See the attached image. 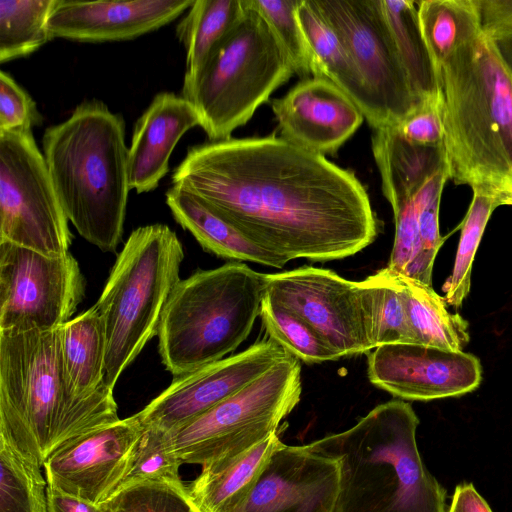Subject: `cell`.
<instances>
[{
    "label": "cell",
    "instance_id": "obj_11",
    "mask_svg": "<svg viewBox=\"0 0 512 512\" xmlns=\"http://www.w3.org/2000/svg\"><path fill=\"white\" fill-rule=\"evenodd\" d=\"M85 280L69 252L50 256L0 242V330H55L81 303Z\"/></svg>",
    "mask_w": 512,
    "mask_h": 512
},
{
    "label": "cell",
    "instance_id": "obj_5",
    "mask_svg": "<svg viewBox=\"0 0 512 512\" xmlns=\"http://www.w3.org/2000/svg\"><path fill=\"white\" fill-rule=\"evenodd\" d=\"M42 146L68 220L89 243L115 252L131 190L123 118L101 101L83 102L45 130Z\"/></svg>",
    "mask_w": 512,
    "mask_h": 512
},
{
    "label": "cell",
    "instance_id": "obj_25",
    "mask_svg": "<svg viewBox=\"0 0 512 512\" xmlns=\"http://www.w3.org/2000/svg\"><path fill=\"white\" fill-rule=\"evenodd\" d=\"M279 441L277 433L237 456L202 466L188 493L201 512H236Z\"/></svg>",
    "mask_w": 512,
    "mask_h": 512
},
{
    "label": "cell",
    "instance_id": "obj_3",
    "mask_svg": "<svg viewBox=\"0 0 512 512\" xmlns=\"http://www.w3.org/2000/svg\"><path fill=\"white\" fill-rule=\"evenodd\" d=\"M119 419L113 395L81 401L69 392L60 328L0 330V440L43 467L71 439Z\"/></svg>",
    "mask_w": 512,
    "mask_h": 512
},
{
    "label": "cell",
    "instance_id": "obj_33",
    "mask_svg": "<svg viewBox=\"0 0 512 512\" xmlns=\"http://www.w3.org/2000/svg\"><path fill=\"white\" fill-rule=\"evenodd\" d=\"M41 466L0 440V512H48Z\"/></svg>",
    "mask_w": 512,
    "mask_h": 512
},
{
    "label": "cell",
    "instance_id": "obj_30",
    "mask_svg": "<svg viewBox=\"0 0 512 512\" xmlns=\"http://www.w3.org/2000/svg\"><path fill=\"white\" fill-rule=\"evenodd\" d=\"M358 287L372 350L389 344L417 343L402 299L384 268L359 281Z\"/></svg>",
    "mask_w": 512,
    "mask_h": 512
},
{
    "label": "cell",
    "instance_id": "obj_17",
    "mask_svg": "<svg viewBox=\"0 0 512 512\" xmlns=\"http://www.w3.org/2000/svg\"><path fill=\"white\" fill-rule=\"evenodd\" d=\"M338 493L335 459L279 440L236 512H335Z\"/></svg>",
    "mask_w": 512,
    "mask_h": 512
},
{
    "label": "cell",
    "instance_id": "obj_20",
    "mask_svg": "<svg viewBox=\"0 0 512 512\" xmlns=\"http://www.w3.org/2000/svg\"><path fill=\"white\" fill-rule=\"evenodd\" d=\"M197 125L200 117L188 100L172 92L158 93L133 129L128 151L130 189L154 190L168 172L179 139Z\"/></svg>",
    "mask_w": 512,
    "mask_h": 512
},
{
    "label": "cell",
    "instance_id": "obj_26",
    "mask_svg": "<svg viewBox=\"0 0 512 512\" xmlns=\"http://www.w3.org/2000/svg\"><path fill=\"white\" fill-rule=\"evenodd\" d=\"M384 269L402 299L417 343L463 351L470 339L467 320L451 313L445 298L432 285Z\"/></svg>",
    "mask_w": 512,
    "mask_h": 512
},
{
    "label": "cell",
    "instance_id": "obj_43",
    "mask_svg": "<svg viewBox=\"0 0 512 512\" xmlns=\"http://www.w3.org/2000/svg\"><path fill=\"white\" fill-rule=\"evenodd\" d=\"M448 512H492V510L473 484L462 483L454 490Z\"/></svg>",
    "mask_w": 512,
    "mask_h": 512
},
{
    "label": "cell",
    "instance_id": "obj_16",
    "mask_svg": "<svg viewBox=\"0 0 512 512\" xmlns=\"http://www.w3.org/2000/svg\"><path fill=\"white\" fill-rule=\"evenodd\" d=\"M367 376L376 387L404 400L459 397L481 383L482 366L473 354L418 343L371 350Z\"/></svg>",
    "mask_w": 512,
    "mask_h": 512
},
{
    "label": "cell",
    "instance_id": "obj_45",
    "mask_svg": "<svg viewBox=\"0 0 512 512\" xmlns=\"http://www.w3.org/2000/svg\"><path fill=\"white\" fill-rule=\"evenodd\" d=\"M498 205L512 206V188L495 195Z\"/></svg>",
    "mask_w": 512,
    "mask_h": 512
},
{
    "label": "cell",
    "instance_id": "obj_21",
    "mask_svg": "<svg viewBox=\"0 0 512 512\" xmlns=\"http://www.w3.org/2000/svg\"><path fill=\"white\" fill-rule=\"evenodd\" d=\"M166 204L178 224L211 254L231 261H249L274 268H283L288 262L249 240L193 192L172 185L166 192Z\"/></svg>",
    "mask_w": 512,
    "mask_h": 512
},
{
    "label": "cell",
    "instance_id": "obj_44",
    "mask_svg": "<svg viewBox=\"0 0 512 512\" xmlns=\"http://www.w3.org/2000/svg\"><path fill=\"white\" fill-rule=\"evenodd\" d=\"M491 40L493 41L506 67L512 73V35L498 37Z\"/></svg>",
    "mask_w": 512,
    "mask_h": 512
},
{
    "label": "cell",
    "instance_id": "obj_36",
    "mask_svg": "<svg viewBox=\"0 0 512 512\" xmlns=\"http://www.w3.org/2000/svg\"><path fill=\"white\" fill-rule=\"evenodd\" d=\"M449 179L448 167L433 175L414 195L417 208L419 255L411 278L432 285V273L436 255L447 236L439 229L441 195Z\"/></svg>",
    "mask_w": 512,
    "mask_h": 512
},
{
    "label": "cell",
    "instance_id": "obj_10",
    "mask_svg": "<svg viewBox=\"0 0 512 512\" xmlns=\"http://www.w3.org/2000/svg\"><path fill=\"white\" fill-rule=\"evenodd\" d=\"M68 221L32 131H0V242L64 255Z\"/></svg>",
    "mask_w": 512,
    "mask_h": 512
},
{
    "label": "cell",
    "instance_id": "obj_41",
    "mask_svg": "<svg viewBox=\"0 0 512 512\" xmlns=\"http://www.w3.org/2000/svg\"><path fill=\"white\" fill-rule=\"evenodd\" d=\"M482 33L491 38L512 35V0H476Z\"/></svg>",
    "mask_w": 512,
    "mask_h": 512
},
{
    "label": "cell",
    "instance_id": "obj_34",
    "mask_svg": "<svg viewBox=\"0 0 512 512\" xmlns=\"http://www.w3.org/2000/svg\"><path fill=\"white\" fill-rule=\"evenodd\" d=\"M260 317L269 338L302 362L316 364L340 359L306 321L266 295Z\"/></svg>",
    "mask_w": 512,
    "mask_h": 512
},
{
    "label": "cell",
    "instance_id": "obj_28",
    "mask_svg": "<svg viewBox=\"0 0 512 512\" xmlns=\"http://www.w3.org/2000/svg\"><path fill=\"white\" fill-rule=\"evenodd\" d=\"M420 28L435 66L481 31L476 0L416 1Z\"/></svg>",
    "mask_w": 512,
    "mask_h": 512
},
{
    "label": "cell",
    "instance_id": "obj_42",
    "mask_svg": "<svg viewBox=\"0 0 512 512\" xmlns=\"http://www.w3.org/2000/svg\"><path fill=\"white\" fill-rule=\"evenodd\" d=\"M48 512H103L101 505L47 485Z\"/></svg>",
    "mask_w": 512,
    "mask_h": 512
},
{
    "label": "cell",
    "instance_id": "obj_6",
    "mask_svg": "<svg viewBox=\"0 0 512 512\" xmlns=\"http://www.w3.org/2000/svg\"><path fill=\"white\" fill-rule=\"evenodd\" d=\"M265 293L266 274L237 261L181 279L157 334L166 370L179 377L227 357L249 336Z\"/></svg>",
    "mask_w": 512,
    "mask_h": 512
},
{
    "label": "cell",
    "instance_id": "obj_22",
    "mask_svg": "<svg viewBox=\"0 0 512 512\" xmlns=\"http://www.w3.org/2000/svg\"><path fill=\"white\" fill-rule=\"evenodd\" d=\"M371 140L382 192L392 208L414 196L433 175L448 167L444 143L409 141L395 126L374 129Z\"/></svg>",
    "mask_w": 512,
    "mask_h": 512
},
{
    "label": "cell",
    "instance_id": "obj_31",
    "mask_svg": "<svg viewBox=\"0 0 512 512\" xmlns=\"http://www.w3.org/2000/svg\"><path fill=\"white\" fill-rule=\"evenodd\" d=\"M55 1H0L1 63L26 56L52 39L49 19Z\"/></svg>",
    "mask_w": 512,
    "mask_h": 512
},
{
    "label": "cell",
    "instance_id": "obj_24",
    "mask_svg": "<svg viewBox=\"0 0 512 512\" xmlns=\"http://www.w3.org/2000/svg\"><path fill=\"white\" fill-rule=\"evenodd\" d=\"M60 345L66 384L75 399L113 395L104 384L105 336L95 306L60 327Z\"/></svg>",
    "mask_w": 512,
    "mask_h": 512
},
{
    "label": "cell",
    "instance_id": "obj_40",
    "mask_svg": "<svg viewBox=\"0 0 512 512\" xmlns=\"http://www.w3.org/2000/svg\"><path fill=\"white\" fill-rule=\"evenodd\" d=\"M394 126L409 141L425 145L443 144L442 96L423 99L409 115Z\"/></svg>",
    "mask_w": 512,
    "mask_h": 512
},
{
    "label": "cell",
    "instance_id": "obj_18",
    "mask_svg": "<svg viewBox=\"0 0 512 512\" xmlns=\"http://www.w3.org/2000/svg\"><path fill=\"white\" fill-rule=\"evenodd\" d=\"M271 107L282 139L323 156L335 154L364 120L341 89L318 77L301 80Z\"/></svg>",
    "mask_w": 512,
    "mask_h": 512
},
{
    "label": "cell",
    "instance_id": "obj_8",
    "mask_svg": "<svg viewBox=\"0 0 512 512\" xmlns=\"http://www.w3.org/2000/svg\"><path fill=\"white\" fill-rule=\"evenodd\" d=\"M246 5L201 68L184 76L181 96L196 109L210 141L230 139L295 74L268 23L248 0Z\"/></svg>",
    "mask_w": 512,
    "mask_h": 512
},
{
    "label": "cell",
    "instance_id": "obj_38",
    "mask_svg": "<svg viewBox=\"0 0 512 512\" xmlns=\"http://www.w3.org/2000/svg\"><path fill=\"white\" fill-rule=\"evenodd\" d=\"M265 19L302 80L311 75L310 58L296 10L301 0H248Z\"/></svg>",
    "mask_w": 512,
    "mask_h": 512
},
{
    "label": "cell",
    "instance_id": "obj_39",
    "mask_svg": "<svg viewBox=\"0 0 512 512\" xmlns=\"http://www.w3.org/2000/svg\"><path fill=\"white\" fill-rule=\"evenodd\" d=\"M42 116L30 95L0 71V131H32Z\"/></svg>",
    "mask_w": 512,
    "mask_h": 512
},
{
    "label": "cell",
    "instance_id": "obj_14",
    "mask_svg": "<svg viewBox=\"0 0 512 512\" xmlns=\"http://www.w3.org/2000/svg\"><path fill=\"white\" fill-rule=\"evenodd\" d=\"M287 354L273 339L259 340L240 353L174 377L137 415L143 426L171 432L257 379Z\"/></svg>",
    "mask_w": 512,
    "mask_h": 512
},
{
    "label": "cell",
    "instance_id": "obj_13",
    "mask_svg": "<svg viewBox=\"0 0 512 512\" xmlns=\"http://www.w3.org/2000/svg\"><path fill=\"white\" fill-rule=\"evenodd\" d=\"M265 295L306 321L340 358L372 350L358 282L305 265L266 274Z\"/></svg>",
    "mask_w": 512,
    "mask_h": 512
},
{
    "label": "cell",
    "instance_id": "obj_9",
    "mask_svg": "<svg viewBox=\"0 0 512 512\" xmlns=\"http://www.w3.org/2000/svg\"><path fill=\"white\" fill-rule=\"evenodd\" d=\"M301 392L300 360L288 353L257 379L171 431L180 460L203 466L254 448L277 432Z\"/></svg>",
    "mask_w": 512,
    "mask_h": 512
},
{
    "label": "cell",
    "instance_id": "obj_27",
    "mask_svg": "<svg viewBox=\"0 0 512 512\" xmlns=\"http://www.w3.org/2000/svg\"><path fill=\"white\" fill-rule=\"evenodd\" d=\"M380 2L414 94L420 101L441 95L438 71L420 28L416 1Z\"/></svg>",
    "mask_w": 512,
    "mask_h": 512
},
{
    "label": "cell",
    "instance_id": "obj_37",
    "mask_svg": "<svg viewBox=\"0 0 512 512\" xmlns=\"http://www.w3.org/2000/svg\"><path fill=\"white\" fill-rule=\"evenodd\" d=\"M100 505L103 512H201L182 482L138 483L117 491Z\"/></svg>",
    "mask_w": 512,
    "mask_h": 512
},
{
    "label": "cell",
    "instance_id": "obj_35",
    "mask_svg": "<svg viewBox=\"0 0 512 512\" xmlns=\"http://www.w3.org/2000/svg\"><path fill=\"white\" fill-rule=\"evenodd\" d=\"M181 464L171 433L153 426H144L129 468L117 491L143 482H182L179 476Z\"/></svg>",
    "mask_w": 512,
    "mask_h": 512
},
{
    "label": "cell",
    "instance_id": "obj_7",
    "mask_svg": "<svg viewBox=\"0 0 512 512\" xmlns=\"http://www.w3.org/2000/svg\"><path fill=\"white\" fill-rule=\"evenodd\" d=\"M184 250L164 224L133 230L94 305L105 336L104 384L111 390L122 372L158 334L168 298L181 280Z\"/></svg>",
    "mask_w": 512,
    "mask_h": 512
},
{
    "label": "cell",
    "instance_id": "obj_15",
    "mask_svg": "<svg viewBox=\"0 0 512 512\" xmlns=\"http://www.w3.org/2000/svg\"><path fill=\"white\" fill-rule=\"evenodd\" d=\"M143 430L135 414L71 439L44 462L47 485L102 504L118 490Z\"/></svg>",
    "mask_w": 512,
    "mask_h": 512
},
{
    "label": "cell",
    "instance_id": "obj_23",
    "mask_svg": "<svg viewBox=\"0 0 512 512\" xmlns=\"http://www.w3.org/2000/svg\"><path fill=\"white\" fill-rule=\"evenodd\" d=\"M296 16L308 49L312 77L327 79L341 89L374 129L376 116L371 97L337 32L322 16L313 0H301Z\"/></svg>",
    "mask_w": 512,
    "mask_h": 512
},
{
    "label": "cell",
    "instance_id": "obj_2",
    "mask_svg": "<svg viewBox=\"0 0 512 512\" xmlns=\"http://www.w3.org/2000/svg\"><path fill=\"white\" fill-rule=\"evenodd\" d=\"M449 179L496 195L512 188V73L481 33L438 69Z\"/></svg>",
    "mask_w": 512,
    "mask_h": 512
},
{
    "label": "cell",
    "instance_id": "obj_19",
    "mask_svg": "<svg viewBox=\"0 0 512 512\" xmlns=\"http://www.w3.org/2000/svg\"><path fill=\"white\" fill-rule=\"evenodd\" d=\"M194 0H56L49 19L53 38L82 42L138 37L173 21Z\"/></svg>",
    "mask_w": 512,
    "mask_h": 512
},
{
    "label": "cell",
    "instance_id": "obj_4",
    "mask_svg": "<svg viewBox=\"0 0 512 512\" xmlns=\"http://www.w3.org/2000/svg\"><path fill=\"white\" fill-rule=\"evenodd\" d=\"M418 425L412 406L394 399L348 430L306 445L338 462L335 512H445L446 491L418 450Z\"/></svg>",
    "mask_w": 512,
    "mask_h": 512
},
{
    "label": "cell",
    "instance_id": "obj_29",
    "mask_svg": "<svg viewBox=\"0 0 512 512\" xmlns=\"http://www.w3.org/2000/svg\"><path fill=\"white\" fill-rule=\"evenodd\" d=\"M246 0H194L177 27L186 49L185 76L194 75L214 46L236 25L246 10Z\"/></svg>",
    "mask_w": 512,
    "mask_h": 512
},
{
    "label": "cell",
    "instance_id": "obj_1",
    "mask_svg": "<svg viewBox=\"0 0 512 512\" xmlns=\"http://www.w3.org/2000/svg\"><path fill=\"white\" fill-rule=\"evenodd\" d=\"M172 184L201 197L249 240L287 261L343 259L379 233L354 172L275 135L192 146Z\"/></svg>",
    "mask_w": 512,
    "mask_h": 512
},
{
    "label": "cell",
    "instance_id": "obj_32",
    "mask_svg": "<svg viewBox=\"0 0 512 512\" xmlns=\"http://www.w3.org/2000/svg\"><path fill=\"white\" fill-rule=\"evenodd\" d=\"M473 197L468 211L459 225L460 238L451 275L442 290L448 305L459 309L470 292L474 258L486 225L499 207L495 195L472 190Z\"/></svg>",
    "mask_w": 512,
    "mask_h": 512
},
{
    "label": "cell",
    "instance_id": "obj_12",
    "mask_svg": "<svg viewBox=\"0 0 512 512\" xmlns=\"http://www.w3.org/2000/svg\"><path fill=\"white\" fill-rule=\"evenodd\" d=\"M313 2L343 41L361 75L374 106V129L400 123L421 101L413 92L380 0Z\"/></svg>",
    "mask_w": 512,
    "mask_h": 512
}]
</instances>
